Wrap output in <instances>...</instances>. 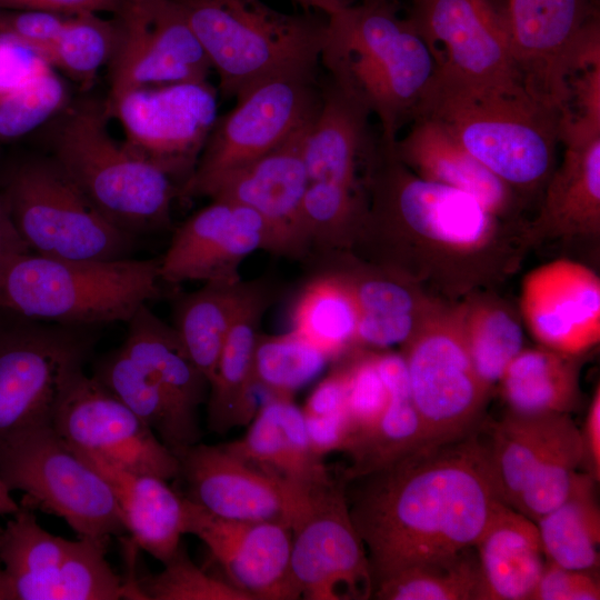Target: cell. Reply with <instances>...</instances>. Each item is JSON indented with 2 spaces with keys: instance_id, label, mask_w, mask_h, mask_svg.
<instances>
[{
  "instance_id": "cell-1",
  "label": "cell",
  "mask_w": 600,
  "mask_h": 600,
  "mask_svg": "<svg viewBox=\"0 0 600 600\" xmlns=\"http://www.w3.org/2000/svg\"><path fill=\"white\" fill-rule=\"evenodd\" d=\"M354 480L362 484L347 500L374 586L408 567L473 548L503 503L487 447L471 437L422 446Z\"/></svg>"
},
{
  "instance_id": "cell-2",
  "label": "cell",
  "mask_w": 600,
  "mask_h": 600,
  "mask_svg": "<svg viewBox=\"0 0 600 600\" xmlns=\"http://www.w3.org/2000/svg\"><path fill=\"white\" fill-rule=\"evenodd\" d=\"M397 2L349 4L328 17L320 62L329 79L360 98L381 124L380 140L393 144L418 114L438 62Z\"/></svg>"
},
{
  "instance_id": "cell-3",
  "label": "cell",
  "mask_w": 600,
  "mask_h": 600,
  "mask_svg": "<svg viewBox=\"0 0 600 600\" xmlns=\"http://www.w3.org/2000/svg\"><path fill=\"white\" fill-rule=\"evenodd\" d=\"M442 123L511 189L530 190L553 172L562 110L522 83L484 86L437 71L418 116Z\"/></svg>"
},
{
  "instance_id": "cell-4",
  "label": "cell",
  "mask_w": 600,
  "mask_h": 600,
  "mask_svg": "<svg viewBox=\"0 0 600 600\" xmlns=\"http://www.w3.org/2000/svg\"><path fill=\"white\" fill-rule=\"evenodd\" d=\"M53 119L50 157L108 222L134 238L170 226L178 184L111 137L104 101H70Z\"/></svg>"
},
{
  "instance_id": "cell-5",
  "label": "cell",
  "mask_w": 600,
  "mask_h": 600,
  "mask_svg": "<svg viewBox=\"0 0 600 600\" xmlns=\"http://www.w3.org/2000/svg\"><path fill=\"white\" fill-rule=\"evenodd\" d=\"M160 259H56L23 252L0 271V309L71 327L128 322L160 296Z\"/></svg>"
},
{
  "instance_id": "cell-6",
  "label": "cell",
  "mask_w": 600,
  "mask_h": 600,
  "mask_svg": "<svg viewBox=\"0 0 600 600\" xmlns=\"http://www.w3.org/2000/svg\"><path fill=\"white\" fill-rule=\"evenodd\" d=\"M219 77L223 98L281 73L317 71L327 21L261 0H174Z\"/></svg>"
},
{
  "instance_id": "cell-7",
  "label": "cell",
  "mask_w": 600,
  "mask_h": 600,
  "mask_svg": "<svg viewBox=\"0 0 600 600\" xmlns=\"http://www.w3.org/2000/svg\"><path fill=\"white\" fill-rule=\"evenodd\" d=\"M12 222L32 253L69 260L130 258L137 238L108 222L49 157L16 162L2 191Z\"/></svg>"
},
{
  "instance_id": "cell-8",
  "label": "cell",
  "mask_w": 600,
  "mask_h": 600,
  "mask_svg": "<svg viewBox=\"0 0 600 600\" xmlns=\"http://www.w3.org/2000/svg\"><path fill=\"white\" fill-rule=\"evenodd\" d=\"M0 479L24 493L23 506L62 518L78 537L109 541L126 532L112 490L52 424L29 428L0 443Z\"/></svg>"
},
{
  "instance_id": "cell-9",
  "label": "cell",
  "mask_w": 600,
  "mask_h": 600,
  "mask_svg": "<svg viewBox=\"0 0 600 600\" xmlns=\"http://www.w3.org/2000/svg\"><path fill=\"white\" fill-rule=\"evenodd\" d=\"M236 106L218 117L191 177L179 196L191 198L207 181L271 151L318 112L317 71L266 78L241 92Z\"/></svg>"
},
{
  "instance_id": "cell-10",
  "label": "cell",
  "mask_w": 600,
  "mask_h": 600,
  "mask_svg": "<svg viewBox=\"0 0 600 600\" xmlns=\"http://www.w3.org/2000/svg\"><path fill=\"white\" fill-rule=\"evenodd\" d=\"M93 342L84 327H0V443L26 429L52 424L61 392Z\"/></svg>"
},
{
  "instance_id": "cell-11",
  "label": "cell",
  "mask_w": 600,
  "mask_h": 600,
  "mask_svg": "<svg viewBox=\"0 0 600 600\" xmlns=\"http://www.w3.org/2000/svg\"><path fill=\"white\" fill-rule=\"evenodd\" d=\"M104 104L123 128V143L167 173L180 191L218 118L216 89L207 80L141 87Z\"/></svg>"
},
{
  "instance_id": "cell-12",
  "label": "cell",
  "mask_w": 600,
  "mask_h": 600,
  "mask_svg": "<svg viewBox=\"0 0 600 600\" xmlns=\"http://www.w3.org/2000/svg\"><path fill=\"white\" fill-rule=\"evenodd\" d=\"M404 344L411 397L427 444L468 434L489 390L476 373L458 317L420 320Z\"/></svg>"
},
{
  "instance_id": "cell-13",
  "label": "cell",
  "mask_w": 600,
  "mask_h": 600,
  "mask_svg": "<svg viewBox=\"0 0 600 600\" xmlns=\"http://www.w3.org/2000/svg\"><path fill=\"white\" fill-rule=\"evenodd\" d=\"M291 532V570L301 598L363 600L373 594L371 567L342 479L311 494Z\"/></svg>"
},
{
  "instance_id": "cell-14",
  "label": "cell",
  "mask_w": 600,
  "mask_h": 600,
  "mask_svg": "<svg viewBox=\"0 0 600 600\" xmlns=\"http://www.w3.org/2000/svg\"><path fill=\"white\" fill-rule=\"evenodd\" d=\"M52 427L76 452L164 480L179 477V461L154 431L82 368L67 381Z\"/></svg>"
},
{
  "instance_id": "cell-15",
  "label": "cell",
  "mask_w": 600,
  "mask_h": 600,
  "mask_svg": "<svg viewBox=\"0 0 600 600\" xmlns=\"http://www.w3.org/2000/svg\"><path fill=\"white\" fill-rule=\"evenodd\" d=\"M517 72L540 100L563 108L599 14L591 0H494Z\"/></svg>"
},
{
  "instance_id": "cell-16",
  "label": "cell",
  "mask_w": 600,
  "mask_h": 600,
  "mask_svg": "<svg viewBox=\"0 0 600 600\" xmlns=\"http://www.w3.org/2000/svg\"><path fill=\"white\" fill-rule=\"evenodd\" d=\"M106 101L141 87L206 81L210 61L174 0H126Z\"/></svg>"
},
{
  "instance_id": "cell-17",
  "label": "cell",
  "mask_w": 600,
  "mask_h": 600,
  "mask_svg": "<svg viewBox=\"0 0 600 600\" xmlns=\"http://www.w3.org/2000/svg\"><path fill=\"white\" fill-rule=\"evenodd\" d=\"M407 19L440 72L474 84L521 83L494 0H411Z\"/></svg>"
},
{
  "instance_id": "cell-18",
  "label": "cell",
  "mask_w": 600,
  "mask_h": 600,
  "mask_svg": "<svg viewBox=\"0 0 600 600\" xmlns=\"http://www.w3.org/2000/svg\"><path fill=\"white\" fill-rule=\"evenodd\" d=\"M257 250L282 256L269 222L253 209L227 200H211L183 221L159 258L163 282L240 280L242 261Z\"/></svg>"
},
{
  "instance_id": "cell-19",
  "label": "cell",
  "mask_w": 600,
  "mask_h": 600,
  "mask_svg": "<svg viewBox=\"0 0 600 600\" xmlns=\"http://www.w3.org/2000/svg\"><path fill=\"white\" fill-rule=\"evenodd\" d=\"M186 531L207 546L227 581L251 600L301 598L291 570L288 524L221 518L187 498Z\"/></svg>"
},
{
  "instance_id": "cell-20",
  "label": "cell",
  "mask_w": 600,
  "mask_h": 600,
  "mask_svg": "<svg viewBox=\"0 0 600 600\" xmlns=\"http://www.w3.org/2000/svg\"><path fill=\"white\" fill-rule=\"evenodd\" d=\"M172 452L187 486L186 497L221 518L278 521L291 528L310 497L257 470L222 444L197 442Z\"/></svg>"
},
{
  "instance_id": "cell-21",
  "label": "cell",
  "mask_w": 600,
  "mask_h": 600,
  "mask_svg": "<svg viewBox=\"0 0 600 600\" xmlns=\"http://www.w3.org/2000/svg\"><path fill=\"white\" fill-rule=\"evenodd\" d=\"M311 121L271 151L207 181L192 197L227 200L253 209L274 230L282 256L306 259L301 204L309 177L303 146Z\"/></svg>"
},
{
  "instance_id": "cell-22",
  "label": "cell",
  "mask_w": 600,
  "mask_h": 600,
  "mask_svg": "<svg viewBox=\"0 0 600 600\" xmlns=\"http://www.w3.org/2000/svg\"><path fill=\"white\" fill-rule=\"evenodd\" d=\"M522 309L544 348L571 357L599 340V281L580 264L559 261L532 272L523 287Z\"/></svg>"
},
{
  "instance_id": "cell-23",
  "label": "cell",
  "mask_w": 600,
  "mask_h": 600,
  "mask_svg": "<svg viewBox=\"0 0 600 600\" xmlns=\"http://www.w3.org/2000/svg\"><path fill=\"white\" fill-rule=\"evenodd\" d=\"M249 424L242 438L222 444L232 454L301 496L336 481L323 458L313 452L303 412L292 399L268 400Z\"/></svg>"
},
{
  "instance_id": "cell-24",
  "label": "cell",
  "mask_w": 600,
  "mask_h": 600,
  "mask_svg": "<svg viewBox=\"0 0 600 600\" xmlns=\"http://www.w3.org/2000/svg\"><path fill=\"white\" fill-rule=\"evenodd\" d=\"M74 453L110 486L130 539L157 560L167 562L187 533V498L160 477L126 469L94 454Z\"/></svg>"
},
{
  "instance_id": "cell-25",
  "label": "cell",
  "mask_w": 600,
  "mask_h": 600,
  "mask_svg": "<svg viewBox=\"0 0 600 600\" xmlns=\"http://www.w3.org/2000/svg\"><path fill=\"white\" fill-rule=\"evenodd\" d=\"M396 157L420 178L462 190L493 216L506 212L513 189L474 158L438 119L420 114L393 143Z\"/></svg>"
},
{
  "instance_id": "cell-26",
  "label": "cell",
  "mask_w": 600,
  "mask_h": 600,
  "mask_svg": "<svg viewBox=\"0 0 600 600\" xmlns=\"http://www.w3.org/2000/svg\"><path fill=\"white\" fill-rule=\"evenodd\" d=\"M369 107L332 80L321 87V102L306 134L303 158L309 182L360 188L358 168L376 144Z\"/></svg>"
},
{
  "instance_id": "cell-27",
  "label": "cell",
  "mask_w": 600,
  "mask_h": 600,
  "mask_svg": "<svg viewBox=\"0 0 600 600\" xmlns=\"http://www.w3.org/2000/svg\"><path fill=\"white\" fill-rule=\"evenodd\" d=\"M473 548L481 600H531L547 561L533 520L501 503Z\"/></svg>"
},
{
  "instance_id": "cell-28",
  "label": "cell",
  "mask_w": 600,
  "mask_h": 600,
  "mask_svg": "<svg viewBox=\"0 0 600 600\" xmlns=\"http://www.w3.org/2000/svg\"><path fill=\"white\" fill-rule=\"evenodd\" d=\"M270 301L269 288L258 280L226 337L209 382L208 426L214 432L248 424L260 408L253 380V352Z\"/></svg>"
},
{
  "instance_id": "cell-29",
  "label": "cell",
  "mask_w": 600,
  "mask_h": 600,
  "mask_svg": "<svg viewBox=\"0 0 600 600\" xmlns=\"http://www.w3.org/2000/svg\"><path fill=\"white\" fill-rule=\"evenodd\" d=\"M122 348L153 378L189 432L200 439L198 409L209 382L191 361L172 326L153 314L147 303L128 321Z\"/></svg>"
},
{
  "instance_id": "cell-30",
  "label": "cell",
  "mask_w": 600,
  "mask_h": 600,
  "mask_svg": "<svg viewBox=\"0 0 600 600\" xmlns=\"http://www.w3.org/2000/svg\"><path fill=\"white\" fill-rule=\"evenodd\" d=\"M560 167L548 180L543 219L564 230L596 229L600 218V122L562 120Z\"/></svg>"
},
{
  "instance_id": "cell-31",
  "label": "cell",
  "mask_w": 600,
  "mask_h": 600,
  "mask_svg": "<svg viewBox=\"0 0 600 600\" xmlns=\"http://www.w3.org/2000/svg\"><path fill=\"white\" fill-rule=\"evenodd\" d=\"M257 281H208L173 301L172 328L187 354L211 381L226 337Z\"/></svg>"
},
{
  "instance_id": "cell-32",
  "label": "cell",
  "mask_w": 600,
  "mask_h": 600,
  "mask_svg": "<svg viewBox=\"0 0 600 600\" xmlns=\"http://www.w3.org/2000/svg\"><path fill=\"white\" fill-rule=\"evenodd\" d=\"M311 260L319 270L331 271L350 286L358 308L356 349H384L404 343L412 336L420 321L416 299L400 280L352 270L332 256Z\"/></svg>"
},
{
  "instance_id": "cell-33",
  "label": "cell",
  "mask_w": 600,
  "mask_h": 600,
  "mask_svg": "<svg viewBox=\"0 0 600 600\" xmlns=\"http://www.w3.org/2000/svg\"><path fill=\"white\" fill-rule=\"evenodd\" d=\"M70 540L53 536L20 506L0 527V560L16 600H51L53 584Z\"/></svg>"
},
{
  "instance_id": "cell-34",
  "label": "cell",
  "mask_w": 600,
  "mask_h": 600,
  "mask_svg": "<svg viewBox=\"0 0 600 600\" xmlns=\"http://www.w3.org/2000/svg\"><path fill=\"white\" fill-rule=\"evenodd\" d=\"M499 382L510 412L518 414H568L578 399L574 362L548 348L522 349Z\"/></svg>"
},
{
  "instance_id": "cell-35",
  "label": "cell",
  "mask_w": 600,
  "mask_h": 600,
  "mask_svg": "<svg viewBox=\"0 0 600 600\" xmlns=\"http://www.w3.org/2000/svg\"><path fill=\"white\" fill-rule=\"evenodd\" d=\"M596 480L577 473L567 498L536 523L548 561L574 570L599 568L600 512Z\"/></svg>"
},
{
  "instance_id": "cell-36",
  "label": "cell",
  "mask_w": 600,
  "mask_h": 600,
  "mask_svg": "<svg viewBox=\"0 0 600 600\" xmlns=\"http://www.w3.org/2000/svg\"><path fill=\"white\" fill-rule=\"evenodd\" d=\"M317 273L294 302L292 330L337 360L356 350L358 308L346 280L327 270Z\"/></svg>"
},
{
  "instance_id": "cell-37",
  "label": "cell",
  "mask_w": 600,
  "mask_h": 600,
  "mask_svg": "<svg viewBox=\"0 0 600 600\" xmlns=\"http://www.w3.org/2000/svg\"><path fill=\"white\" fill-rule=\"evenodd\" d=\"M384 386L389 401L383 414L372 429L351 439L343 450L351 460L341 478L346 483L428 446L421 419L412 401L409 378Z\"/></svg>"
},
{
  "instance_id": "cell-38",
  "label": "cell",
  "mask_w": 600,
  "mask_h": 600,
  "mask_svg": "<svg viewBox=\"0 0 600 600\" xmlns=\"http://www.w3.org/2000/svg\"><path fill=\"white\" fill-rule=\"evenodd\" d=\"M171 450L197 443L150 373L122 346L100 358L92 374Z\"/></svg>"
},
{
  "instance_id": "cell-39",
  "label": "cell",
  "mask_w": 600,
  "mask_h": 600,
  "mask_svg": "<svg viewBox=\"0 0 600 600\" xmlns=\"http://www.w3.org/2000/svg\"><path fill=\"white\" fill-rule=\"evenodd\" d=\"M557 416L509 412L493 426L486 447L498 494L507 506L513 508L524 489Z\"/></svg>"
},
{
  "instance_id": "cell-40",
  "label": "cell",
  "mask_w": 600,
  "mask_h": 600,
  "mask_svg": "<svg viewBox=\"0 0 600 600\" xmlns=\"http://www.w3.org/2000/svg\"><path fill=\"white\" fill-rule=\"evenodd\" d=\"M360 188L331 182H309L301 204L307 260L346 252L367 213Z\"/></svg>"
},
{
  "instance_id": "cell-41",
  "label": "cell",
  "mask_w": 600,
  "mask_h": 600,
  "mask_svg": "<svg viewBox=\"0 0 600 600\" xmlns=\"http://www.w3.org/2000/svg\"><path fill=\"white\" fill-rule=\"evenodd\" d=\"M582 459L580 430L568 414H558L513 509L536 522L556 508L569 494Z\"/></svg>"
},
{
  "instance_id": "cell-42",
  "label": "cell",
  "mask_w": 600,
  "mask_h": 600,
  "mask_svg": "<svg viewBox=\"0 0 600 600\" xmlns=\"http://www.w3.org/2000/svg\"><path fill=\"white\" fill-rule=\"evenodd\" d=\"M120 38L118 18L82 12L67 18L57 36L37 53L83 88L91 86L102 66L109 64Z\"/></svg>"
},
{
  "instance_id": "cell-43",
  "label": "cell",
  "mask_w": 600,
  "mask_h": 600,
  "mask_svg": "<svg viewBox=\"0 0 600 600\" xmlns=\"http://www.w3.org/2000/svg\"><path fill=\"white\" fill-rule=\"evenodd\" d=\"M469 550L402 569L380 580L372 596L381 600H481L478 558Z\"/></svg>"
},
{
  "instance_id": "cell-44",
  "label": "cell",
  "mask_w": 600,
  "mask_h": 600,
  "mask_svg": "<svg viewBox=\"0 0 600 600\" xmlns=\"http://www.w3.org/2000/svg\"><path fill=\"white\" fill-rule=\"evenodd\" d=\"M329 361L326 353L294 330L283 334L259 333L253 352V380L273 398L292 399Z\"/></svg>"
},
{
  "instance_id": "cell-45",
  "label": "cell",
  "mask_w": 600,
  "mask_h": 600,
  "mask_svg": "<svg viewBox=\"0 0 600 600\" xmlns=\"http://www.w3.org/2000/svg\"><path fill=\"white\" fill-rule=\"evenodd\" d=\"M457 317L476 373L490 390L523 349L522 328L510 312L496 304H477Z\"/></svg>"
},
{
  "instance_id": "cell-46",
  "label": "cell",
  "mask_w": 600,
  "mask_h": 600,
  "mask_svg": "<svg viewBox=\"0 0 600 600\" xmlns=\"http://www.w3.org/2000/svg\"><path fill=\"white\" fill-rule=\"evenodd\" d=\"M109 541L90 537L70 540L57 574L51 600H117L124 598L123 579L106 559Z\"/></svg>"
},
{
  "instance_id": "cell-47",
  "label": "cell",
  "mask_w": 600,
  "mask_h": 600,
  "mask_svg": "<svg viewBox=\"0 0 600 600\" xmlns=\"http://www.w3.org/2000/svg\"><path fill=\"white\" fill-rule=\"evenodd\" d=\"M70 103L66 81L51 67L0 96V140H14L53 120Z\"/></svg>"
},
{
  "instance_id": "cell-48",
  "label": "cell",
  "mask_w": 600,
  "mask_h": 600,
  "mask_svg": "<svg viewBox=\"0 0 600 600\" xmlns=\"http://www.w3.org/2000/svg\"><path fill=\"white\" fill-rule=\"evenodd\" d=\"M157 574L138 578V587L148 600H251L229 581L199 568L179 544L173 556Z\"/></svg>"
},
{
  "instance_id": "cell-49",
  "label": "cell",
  "mask_w": 600,
  "mask_h": 600,
  "mask_svg": "<svg viewBox=\"0 0 600 600\" xmlns=\"http://www.w3.org/2000/svg\"><path fill=\"white\" fill-rule=\"evenodd\" d=\"M344 364L346 411L353 439L376 426L388 406L389 394L376 367L372 352L352 354Z\"/></svg>"
},
{
  "instance_id": "cell-50",
  "label": "cell",
  "mask_w": 600,
  "mask_h": 600,
  "mask_svg": "<svg viewBox=\"0 0 600 600\" xmlns=\"http://www.w3.org/2000/svg\"><path fill=\"white\" fill-rule=\"evenodd\" d=\"M600 584L596 571L563 568L546 561L531 600H598Z\"/></svg>"
},
{
  "instance_id": "cell-51",
  "label": "cell",
  "mask_w": 600,
  "mask_h": 600,
  "mask_svg": "<svg viewBox=\"0 0 600 600\" xmlns=\"http://www.w3.org/2000/svg\"><path fill=\"white\" fill-rule=\"evenodd\" d=\"M68 17L42 11L0 9V37L18 41L38 52L57 36Z\"/></svg>"
},
{
  "instance_id": "cell-52",
  "label": "cell",
  "mask_w": 600,
  "mask_h": 600,
  "mask_svg": "<svg viewBox=\"0 0 600 600\" xmlns=\"http://www.w3.org/2000/svg\"><path fill=\"white\" fill-rule=\"evenodd\" d=\"M48 68L31 48L0 37V96L24 86Z\"/></svg>"
},
{
  "instance_id": "cell-53",
  "label": "cell",
  "mask_w": 600,
  "mask_h": 600,
  "mask_svg": "<svg viewBox=\"0 0 600 600\" xmlns=\"http://www.w3.org/2000/svg\"><path fill=\"white\" fill-rule=\"evenodd\" d=\"M303 416L309 442L317 456L323 458L346 449L352 436L346 409L324 416Z\"/></svg>"
},
{
  "instance_id": "cell-54",
  "label": "cell",
  "mask_w": 600,
  "mask_h": 600,
  "mask_svg": "<svg viewBox=\"0 0 600 600\" xmlns=\"http://www.w3.org/2000/svg\"><path fill=\"white\" fill-rule=\"evenodd\" d=\"M126 0H0V9L74 16L82 12L118 14Z\"/></svg>"
},
{
  "instance_id": "cell-55",
  "label": "cell",
  "mask_w": 600,
  "mask_h": 600,
  "mask_svg": "<svg viewBox=\"0 0 600 600\" xmlns=\"http://www.w3.org/2000/svg\"><path fill=\"white\" fill-rule=\"evenodd\" d=\"M347 368L343 363L322 379L302 409L306 416H324L346 409Z\"/></svg>"
},
{
  "instance_id": "cell-56",
  "label": "cell",
  "mask_w": 600,
  "mask_h": 600,
  "mask_svg": "<svg viewBox=\"0 0 600 600\" xmlns=\"http://www.w3.org/2000/svg\"><path fill=\"white\" fill-rule=\"evenodd\" d=\"M582 454L588 472L596 481L600 479V389L597 387L590 402L584 424L580 430Z\"/></svg>"
},
{
  "instance_id": "cell-57",
  "label": "cell",
  "mask_w": 600,
  "mask_h": 600,
  "mask_svg": "<svg viewBox=\"0 0 600 600\" xmlns=\"http://www.w3.org/2000/svg\"><path fill=\"white\" fill-rule=\"evenodd\" d=\"M29 251L12 222L7 201L0 193V271L12 258Z\"/></svg>"
},
{
  "instance_id": "cell-58",
  "label": "cell",
  "mask_w": 600,
  "mask_h": 600,
  "mask_svg": "<svg viewBox=\"0 0 600 600\" xmlns=\"http://www.w3.org/2000/svg\"><path fill=\"white\" fill-rule=\"evenodd\" d=\"M299 6H301L304 10H316L319 12H322L327 14V17H330L349 4L352 3L353 0H293Z\"/></svg>"
},
{
  "instance_id": "cell-59",
  "label": "cell",
  "mask_w": 600,
  "mask_h": 600,
  "mask_svg": "<svg viewBox=\"0 0 600 600\" xmlns=\"http://www.w3.org/2000/svg\"><path fill=\"white\" fill-rule=\"evenodd\" d=\"M20 509L11 496V490L6 486V483L0 479V516L13 514Z\"/></svg>"
},
{
  "instance_id": "cell-60",
  "label": "cell",
  "mask_w": 600,
  "mask_h": 600,
  "mask_svg": "<svg viewBox=\"0 0 600 600\" xmlns=\"http://www.w3.org/2000/svg\"><path fill=\"white\" fill-rule=\"evenodd\" d=\"M0 600H16L8 576L0 560Z\"/></svg>"
},
{
  "instance_id": "cell-61",
  "label": "cell",
  "mask_w": 600,
  "mask_h": 600,
  "mask_svg": "<svg viewBox=\"0 0 600 600\" xmlns=\"http://www.w3.org/2000/svg\"><path fill=\"white\" fill-rule=\"evenodd\" d=\"M397 0H359L361 3L396 2Z\"/></svg>"
}]
</instances>
